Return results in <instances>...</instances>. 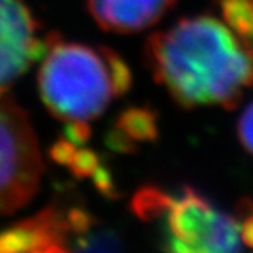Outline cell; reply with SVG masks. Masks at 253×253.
<instances>
[{"label": "cell", "instance_id": "obj_1", "mask_svg": "<svg viewBox=\"0 0 253 253\" xmlns=\"http://www.w3.org/2000/svg\"><path fill=\"white\" fill-rule=\"evenodd\" d=\"M145 61L156 83L185 108H233L253 87V49L208 14L150 35Z\"/></svg>", "mask_w": 253, "mask_h": 253}, {"label": "cell", "instance_id": "obj_2", "mask_svg": "<svg viewBox=\"0 0 253 253\" xmlns=\"http://www.w3.org/2000/svg\"><path fill=\"white\" fill-rule=\"evenodd\" d=\"M37 83L49 113L66 126L64 140L81 147L90 137L92 122L130 90L133 75L113 49L50 34Z\"/></svg>", "mask_w": 253, "mask_h": 253}, {"label": "cell", "instance_id": "obj_3", "mask_svg": "<svg viewBox=\"0 0 253 253\" xmlns=\"http://www.w3.org/2000/svg\"><path fill=\"white\" fill-rule=\"evenodd\" d=\"M42 175L43 159L28 113L0 95V216L26 206Z\"/></svg>", "mask_w": 253, "mask_h": 253}, {"label": "cell", "instance_id": "obj_4", "mask_svg": "<svg viewBox=\"0 0 253 253\" xmlns=\"http://www.w3.org/2000/svg\"><path fill=\"white\" fill-rule=\"evenodd\" d=\"M46 37L23 0H0V95L40 60Z\"/></svg>", "mask_w": 253, "mask_h": 253}, {"label": "cell", "instance_id": "obj_5", "mask_svg": "<svg viewBox=\"0 0 253 253\" xmlns=\"http://www.w3.org/2000/svg\"><path fill=\"white\" fill-rule=\"evenodd\" d=\"M72 229L70 213L50 206L32 218L0 232V253H69L67 230Z\"/></svg>", "mask_w": 253, "mask_h": 253}, {"label": "cell", "instance_id": "obj_6", "mask_svg": "<svg viewBox=\"0 0 253 253\" xmlns=\"http://www.w3.org/2000/svg\"><path fill=\"white\" fill-rule=\"evenodd\" d=\"M175 0H87V9L105 32L134 34L157 23Z\"/></svg>", "mask_w": 253, "mask_h": 253}, {"label": "cell", "instance_id": "obj_7", "mask_svg": "<svg viewBox=\"0 0 253 253\" xmlns=\"http://www.w3.org/2000/svg\"><path fill=\"white\" fill-rule=\"evenodd\" d=\"M216 213L218 211L202 194L185 188L178 197L171 195L164 215H167L171 237L205 252L203 247Z\"/></svg>", "mask_w": 253, "mask_h": 253}, {"label": "cell", "instance_id": "obj_8", "mask_svg": "<svg viewBox=\"0 0 253 253\" xmlns=\"http://www.w3.org/2000/svg\"><path fill=\"white\" fill-rule=\"evenodd\" d=\"M224 22L253 49V0H216Z\"/></svg>", "mask_w": 253, "mask_h": 253}, {"label": "cell", "instance_id": "obj_9", "mask_svg": "<svg viewBox=\"0 0 253 253\" xmlns=\"http://www.w3.org/2000/svg\"><path fill=\"white\" fill-rule=\"evenodd\" d=\"M171 195L159 188L147 186L140 189L133 198V211L142 220H154L165 213Z\"/></svg>", "mask_w": 253, "mask_h": 253}, {"label": "cell", "instance_id": "obj_10", "mask_svg": "<svg viewBox=\"0 0 253 253\" xmlns=\"http://www.w3.org/2000/svg\"><path fill=\"white\" fill-rule=\"evenodd\" d=\"M237 128L243 147L253 154V101L243 110Z\"/></svg>", "mask_w": 253, "mask_h": 253}, {"label": "cell", "instance_id": "obj_11", "mask_svg": "<svg viewBox=\"0 0 253 253\" xmlns=\"http://www.w3.org/2000/svg\"><path fill=\"white\" fill-rule=\"evenodd\" d=\"M240 213L246 215L241 226V238L249 247L253 249V202L244 200L240 205Z\"/></svg>", "mask_w": 253, "mask_h": 253}]
</instances>
